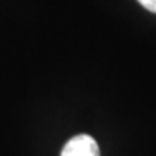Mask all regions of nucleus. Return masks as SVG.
Instances as JSON below:
<instances>
[{
	"mask_svg": "<svg viewBox=\"0 0 156 156\" xmlns=\"http://www.w3.org/2000/svg\"><path fill=\"white\" fill-rule=\"evenodd\" d=\"M61 156H101V150L91 136L78 134L64 145Z\"/></svg>",
	"mask_w": 156,
	"mask_h": 156,
	"instance_id": "nucleus-1",
	"label": "nucleus"
},
{
	"mask_svg": "<svg viewBox=\"0 0 156 156\" xmlns=\"http://www.w3.org/2000/svg\"><path fill=\"white\" fill-rule=\"evenodd\" d=\"M137 2L144 6V8H147L148 11L156 13V0H137Z\"/></svg>",
	"mask_w": 156,
	"mask_h": 156,
	"instance_id": "nucleus-2",
	"label": "nucleus"
}]
</instances>
